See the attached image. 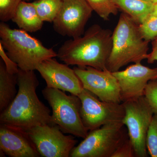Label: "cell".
<instances>
[{
    "label": "cell",
    "mask_w": 157,
    "mask_h": 157,
    "mask_svg": "<svg viewBox=\"0 0 157 157\" xmlns=\"http://www.w3.org/2000/svg\"><path fill=\"white\" fill-rule=\"evenodd\" d=\"M43 22H53L62 5V0H38L33 2Z\"/></svg>",
    "instance_id": "ac0fdd59"
},
{
    "label": "cell",
    "mask_w": 157,
    "mask_h": 157,
    "mask_svg": "<svg viewBox=\"0 0 157 157\" xmlns=\"http://www.w3.org/2000/svg\"><path fill=\"white\" fill-rule=\"evenodd\" d=\"M144 96L154 114H157V78L149 82L144 90Z\"/></svg>",
    "instance_id": "603a6c76"
},
{
    "label": "cell",
    "mask_w": 157,
    "mask_h": 157,
    "mask_svg": "<svg viewBox=\"0 0 157 157\" xmlns=\"http://www.w3.org/2000/svg\"><path fill=\"white\" fill-rule=\"evenodd\" d=\"M147 148L152 157H157V114H154L146 137Z\"/></svg>",
    "instance_id": "44dd1931"
},
{
    "label": "cell",
    "mask_w": 157,
    "mask_h": 157,
    "mask_svg": "<svg viewBox=\"0 0 157 157\" xmlns=\"http://www.w3.org/2000/svg\"><path fill=\"white\" fill-rule=\"evenodd\" d=\"M11 20L20 29L35 33L42 28L43 22L39 17L33 3L21 1Z\"/></svg>",
    "instance_id": "9a60e30c"
},
{
    "label": "cell",
    "mask_w": 157,
    "mask_h": 157,
    "mask_svg": "<svg viewBox=\"0 0 157 157\" xmlns=\"http://www.w3.org/2000/svg\"><path fill=\"white\" fill-rule=\"evenodd\" d=\"M148 2L151 3V4H155L157 3V0H144Z\"/></svg>",
    "instance_id": "83f0119b"
},
{
    "label": "cell",
    "mask_w": 157,
    "mask_h": 157,
    "mask_svg": "<svg viewBox=\"0 0 157 157\" xmlns=\"http://www.w3.org/2000/svg\"><path fill=\"white\" fill-rule=\"evenodd\" d=\"M0 56L5 63L7 71L11 74H17L19 69L18 66L9 57L1 43H0Z\"/></svg>",
    "instance_id": "d4e9b609"
},
{
    "label": "cell",
    "mask_w": 157,
    "mask_h": 157,
    "mask_svg": "<svg viewBox=\"0 0 157 157\" xmlns=\"http://www.w3.org/2000/svg\"><path fill=\"white\" fill-rule=\"evenodd\" d=\"M123 122L109 123L90 131L70 154L71 157H111L129 138Z\"/></svg>",
    "instance_id": "8992f818"
},
{
    "label": "cell",
    "mask_w": 157,
    "mask_h": 157,
    "mask_svg": "<svg viewBox=\"0 0 157 157\" xmlns=\"http://www.w3.org/2000/svg\"><path fill=\"white\" fill-rule=\"evenodd\" d=\"M135 156L134 147L129 138H128L119 147L111 157H133Z\"/></svg>",
    "instance_id": "cb8c5ba5"
},
{
    "label": "cell",
    "mask_w": 157,
    "mask_h": 157,
    "mask_svg": "<svg viewBox=\"0 0 157 157\" xmlns=\"http://www.w3.org/2000/svg\"><path fill=\"white\" fill-rule=\"evenodd\" d=\"M151 45V52L148 54L147 58V63L149 64L157 62V37L152 41Z\"/></svg>",
    "instance_id": "484cf974"
},
{
    "label": "cell",
    "mask_w": 157,
    "mask_h": 157,
    "mask_svg": "<svg viewBox=\"0 0 157 157\" xmlns=\"http://www.w3.org/2000/svg\"><path fill=\"white\" fill-rule=\"evenodd\" d=\"M0 151L11 157H38L35 144L24 130L0 125Z\"/></svg>",
    "instance_id": "5bb4252c"
},
{
    "label": "cell",
    "mask_w": 157,
    "mask_h": 157,
    "mask_svg": "<svg viewBox=\"0 0 157 157\" xmlns=\"http://www.w3.org/2000/svg\"><path fill=\"white\" fill-rule=\"evenodd\" d=\"M125 115L123 123L127 127L135 156H147L146 137L154 113L144 96L123 103Z\"/></svg>",
    "instance_id": "52a82bcc"
},
{
    "label": "cell",
    "mask_w": 157,
    "mask_h": 157,
    "mask_svg": "<svg viewBox=\"0 0 157 157\" xmlns=\"http://www.w3.org/2000/svg\"><path fill=\"white\" fill-rule=\"evenodd\" d=\"M26 132L42 157H70L77 143L73 135H64L56 125L36 126Z\"/></svg>",
    "instance_id": "9c48e42d"
},
{
    "label": "cell",
    "mask_w": 157,
    "mask_h": 157,
    "mask_svg": "<svg viewBox=\"0 0 157 157\" xmlns=\"http://www.w3.org/2000/svg\"><path fill=\"white\" fill-rule=\"evenodd\" d=\"M93 11L86 0H62L61 9L52 22L54 29L63 36H80L84 33Z\"/></svg>",
    "instance_id": "30bf717a"
},
{
    "label": "cell",
    "mask_w": 157,
    "mask_h": 157,
    "mask_svg": "<svg viewBox=\"0 0 157 157\" xmlns=\"http://www.w3.org/2000/svg\"><path fill=\"white\" fill-rule=\"evenodd\" d=\"M139 29L144 40L150 42L157 37V16L150 14L139 24Z\"/></svg>",
    "instance_id": "ffe728a7"
},
{
    "label": "cell",
    "mask_w": 157,
    "mask_h": 157,
    "mask_svg": "<svg viewBox=\"0 0 157 157\" xmlns=\"http://www.w3.org/2000/svg\"><path fill=\"white\" fill-rule=\"evenodd\" d=\"M156 78H157V77H156Z\"/></svg>",
    "instance_id": "f1b7e54d"
},
{
    "label": "cell",
    "mask_w": 157,
    "mask_h": 157,
    "mask_svg": "<svg viewBox=\"0 0 157 157\" xmlns=\"http://www.w3.org/2000/svg\"><path fill=\"white\" fill-rule=\"evenodd\" d=\"M17 77V95L9 107L1 113L0 123L25 131L36 126L54 125L50 109L37 96L39 82L34 71L19 69Z\"/></svg>",
    "instance_id": "6da1fadb"
},
{
    "label": "cell",
    "mask_w": 157,
    "mask_h": 157,
    "mask_svg": "<svg viewBox=\"0 0 157 157\" xmlns=\"http://www.w3.org/2000/svg\"><path fill=\"white\" fill-rule=\"evenodd\" d=\"M117 79L123 103L133 101L144 96L149 82L156 78L157 68H150L141 63L129 66L122 71L113 72Z\"/></svg>",
    "instance_id": "7c38bea8"
},
{
    "label": "cell",
    "mask_w": 157,
    "mask_h": 157,
    "mask_svg": "<svg viewBox=\"0 0 157 157\" xmlns=\"http://www.w3.org/2000/svg\"><path fill=\"white\" fill-rule=\"evenodd\" d=\"M43 97L52 109V121L64 133L85 138L88 130L80 115L81 101L78 96L68 95L61 90L46 86L42 90Z\"/></svg>",
    "instance_id": "5b68a950"
},
{
    "label": "cell",
    "mask_w": 157,
    "mask_h": 157,
    "mask_svg": "<svg viewBox=\"0 0 157 157\" xmlns=\"http://www.w3.org/2000/svg\"><path fill=\"white\" fill-rule=\"evenodd\" d=\"M93 11L102 19L107 21L109 16L117 15L119 9L114 0H86Z\"/></svg>",
    "instance_id": "d6986e66"
},
{
    "label": "cell",
    "mask_w": 157,
    "mask_h": 157,
    "mask_svg": "<svg viewBox=\"0 0 157 157\" xmlns=\"http://www.w3.org/2000/svg\"><path fill=\"white\" fill-rule=\"evenodd\" d=\"M45 80L47 87L57 89L78 96L83 89L74 69L59 63L53 58L45 60L36 70Z\"/></svg>",
    "instance_id": "4fadbf2b"
},
{
    "label": "cell",
    "mask_w": 157,
    "mask_h": 157,
    "mask_svg": "<svg viewBox=\"0 0 157 157\" xmlns=\"http://www.w3.org/2000/svg\"><path fill=\"white\" fill-rule=\"evenodd\" d=\"M78 97L81 101L82 121L88 131H93L109 123L122 122L125 115L123 103L101 101L83 88Z\"/></svg>",
    "instance_id": "ba28073f"
},
{
    "label": "cell",
    "mask_w": 157,
    "mask_h": 157,
    "mask_svg": "<svg viewBox=\"0 0 157 157\" xmlns=\"http://www.w3.org/2000/svg\"><path fill=\"white\" fill-rule=\"evenodd\" d=\"M22 0H0V20L6 22L11 20Z\"/></svg>",
    "instance_id": "7402d4cb"
},
{
    "label": "cell",
    "mask_w": 157,
    "mask_h": 157,
    "mask_svg": "<svg viewBox=\"0 0 157 157\" xmlns=\"http://www.w3.org/2000/svg\"><path fill=\"white\" fill-rule=\"evenodd\" d=\"M151 14L157 16V3L154 5L153 9L152 11Z\"/></svg>",
    "instance_id": "4316f807"
},
{
    "label": "cell",
    "mask_w": 157,
    "mask_h": 157,
    "mask_svg": "<svg viewBox=\"0 0 157 157\" xmlns=\"http://www.w3.org/2000/svg\"><path fill=\"white\" fill-rule=\"evenodd\" d=\"M118 9L140 24L151 14L154 4L144 0H114Z\"/></svg>",
    "instance_id": "e0dca14e"
},
{
    "label": "cell",
    "mask_w": 157,
    "mask_h": 157,
    "mask_svg": "<svg viewBox=\"0 0 157 157\" xmlns=\"http://www.w3.org/2000/svg\"><path fill=\"white\" fill-rule=\"evenodd\" d=\"M138 25L128 14H121L112 33V48L107 63L109 71L116 72L130 63H141L147 59L149 42L143 39Z\"/></svg>",
    "instance_id": "3957f363"
},
{
    "label": "cell",
    "mask_w": 157,
    "mask_h": 157,
    "mask_svg": "<svg viewBox=\"0 0 157 157\" xmlns=\"http://www.w3.org/2000/svg\"><path fill=\"white\" fill-rule=\"evenodd\" d=\"M112 33L109 29L93 25L82 36L66 41L59 48L57 57L68 66L106 70L112 48Z\"/></svg>",
    "instance_id": "7a4b0ae2"
},
{
    "label": "cell",
    "mask_w": 157,
    "mask_h": 157,
    "mask_svg": "<svg viewBox=\"0 0 157 157\" xmlns=\"http://www.w3.org/2000/svg\"><path fill=\"white\" fill-rule=\"evenodd\" d=\"M17 74L7 71L3 60L0 61V111L7 108L14 100L17 93Z\"/></svg>",
    "instance_id": "2e32d148"
},
{
    "label": "cell",
    "mask_w": 157,
    "mask_h": 157,
    "mask_svg": "<svg viewBox=\"0 0 157 157\" xmlns=\"http://www.w3.org/2000/svg\"><path fill=\"white\" fill-rule=\"evenodd\" d=\"M0 38L9 57L24 71H34L42 62L57 56L52 48H46L28 32L11 29L6 22L0 23Z\"/></svg>",
    "instance_id": "277c9868"
},
{
    "label": "cell",
    "mask_w": 157,
    "mask_h": 157,
    "mask_svg": "<svg viewBox=\"0 0 157 157\" xmlns=\"http://www.w3.org/2000/svg\"><path fill=\"white\" fill-rule=\"evenodd\" d=\"M83 88L101 101L121 103L120 88L113 72L108 69L100 70L90 67L73 68Z\"/></svg>",
    "instance_id": "8fae6325"
}]
</instances>
